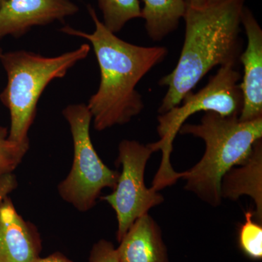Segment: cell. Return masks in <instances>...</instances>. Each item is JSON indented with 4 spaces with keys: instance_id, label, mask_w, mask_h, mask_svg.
Returning a JSON list of instances; mask_svg holds the SVG:
<instances>
[{
    "instance_id": "3",
    "label": "cell",
    "mask_w": 262,
    "mask_h": 262,
    "mask_svg": "<svg viewBox=\"0 0 262 262\" xmlns=\"http://www.w3.org/2000/svg\"><path fill=\"white\" fill-rule=\"evenodd\" d=\"M239 116L223 117L206 112L201 123L184 124L179 134L199 138L206 145L204 155L192 168L182 172L186 190L213 207L222 203V178L230 169L242 165L262 139V117L241 121Z\"/></svg>"
},
{
    "instance_id": "2",
    "label": "cell",
    "mask_w": 262,
    "mask_h": 262,
    "mask_svg": "<svg viewBox=\"0 0 262 262\" xmlns=\"http://www.w3.org/2000/svg\"><path fill=\"white\" fill-rule=\"evenodd\" d=\"M245 2L225 0L203 8L187 3L185 36L178 63L159 81L160 86L168 88L158 108L160 115L181 104L212 69L237 67L242 53L239 32Z\"/></svg>"
},
{
    "instance_id": "14",
    "label": "cell",
    "mask_w": 262,
    "mask_h": 262,
    "mask_svg": "<svg viewBox=\"0 0 262 262\" xmlns=\"http://www.w3.org/2000/svg\"><path fill=\"white\" fill-rule=\"evenodd\" d=\"M103 14V24L113 33L120 32L127 22L141 18L139 0H97Z\"/></svg>"
},
{
    "instance_id": "17",
    "label": "cell",
    "mask_w": 262,
    "mask_h": 262,
    "mask_svg": "<svg viewBox=\"0 0 262 262\" xmlns=\"http://www.w3.org/2000/svg\"><path fill=\"white\" fill-rule=\"evenodd\" d=\"M89 262H120L117 249L106 239H100L91 249Z\"/></svg>"
},
{
    "instance_id": "7",
    "label": "cell",
    "mask_w": 262,
    "mask_h": 262,
    "mask_svg": "<svg viewBox=\"0 0 262 262\" xmlns=\"http://www.w3.org/2000/svg\"><path fill=\"white\" fill-rule=\"evenodd\" d=\"M152 153L149 144L137 141L125 139L119 144L117 163L122 166L121 173L113 192L101 198L116 213L118 242L138 219L164 202V196L146 187L144 181L146 164Z\"/></svg>"
},
{
    "instance_id": "13",
    "label": "cell",
    "mask_w": 262,
    "mask_h": 262,
    "mask_svg": "<svg viewBox=\"0 0 262 262\" xmlns=\"http://www.w3.org/2000/svg\"><path fill=\"white\" fill-rule=\"evenodd\" d=\"M141 17L145 20L148 36L155 42L162 41L178 28L187 8L186 0H143Z\"/></svg>"
},
{
    "instance_id": "18",
    "label": "cell",
    "mask_w": 262,
    "mask_h": 262,
    "mask_svg": "<svg viewBox=\"0 0 262 262\" xmlns=\"http://www.w3.org/2000/svg\"><path fill=\"white\" fill-rule=\"evenodd\" d=\"M18 187L16 177L13 173L0 177V206L3 201Z\"/></svg>"
},
{
    "instance_id": "12",
    "label": "cell",
    "mask_w": 262,
    "mask_h": 262,
    "mask_svg": "<svg viewBox=\"0 0 262 262\" xmlns=\"http://www.w3.org/2000/svg\"><path fill=\"white\" fill-rule=\"evenodd\" d=\"M222 199L236 201L248 195L254 202L253 218L262 224V140L256 141L252 153L242 165L224 176L221 184Z\"/></svg>"
},
{
    "instance_id": "23",
    "label": "cell",
    "mask_w": 262,
    "mask_h": 262,
    "mask_svg": "<svg viewBox=\"0 0 262 262\" xmlns=\"http://www.w3.org/2000/svg\"><path fill=\"white\" fill-rule=\"evenodd\" d=\"M5 1H6V0H0V5L3 4V3H4V2Z\"/></svg>"
},
{
    "instance_id": "20",
    "label": "cell",
    "mask_w": 262,
    "mask_h": 262,
    "mask_svg": "<svg viewBox=\"0 0 262 262\" xmlns=\"http://www.w3.org/2000/svg\"><path fill=\"white\" fill-rule=\"evenodd\" d=\"M188 5L194 8H203L207 5V0H187Z\"/></svg>"
},
{
    "instance_id": "21",
    "label": "cell",
    "mask_w": 262,
    "mask_h": 262,
    "mask_svg": "<svg viewBox=\"0 0 262 262\" xmlns=\"http://www.w3.org/2000/svg\"><path fill=\"white\" fill-rule=\"evenodd\" d=\"M222 1H225V0H207V5L216 4V3H221Z\"/></svg>"
},
{
    "instance_id": "5",
    "label": "cell",
    "mask_w": 262,
    "mask_h": 262,
    "mask_svg": "<svg viewBox=\"0 0 262 262\" xmlns=\"http://www.w3.org/2000/svg\"><path fill=\"white\" fill-rule=\"evenodd\" d=\"M241 79V73L236 66L220 67L203 89L196 94L189 93L182 100V104L158 117L160 139L149 144L154 152H162L160 167L151 185L153 189L159 192L182 179V173L176 171L172 166L170 155L174 139L189 117L202 111L213 112L223 117L239 116L243 105L242 93L238 84Z\"/></svg>"
},
{
    "instance_id": "11",
    "label": "cell",
    "mask_w": 262,
    "mask_h": 262,
    "mask_svg": "<svg viewBox=\"0 0 262 262\" xmlns=\"http://www.w3.org/2000/svg\"><path fill=\"white\" fill-rule=\"evenodd\" d=\"M119 243L120 262H170L161 229L149 213L138 219Z\"/></svg>"
},
{
    "instance_id": "16",
    "label": "cell",
    "mask_w": 262,
    "mask_h": 262,
    "mask_svg": "<svg viewBox=\"0 0 262 262\" xmlns=\"http://www.w3.org/2000/svg\"><path fill=\"white\" fill-rule=\"evenodd\" d=\"M8 133L7 127L0 126V177L13 173L29 149V142L10 140Z\"/></svg>"
},
{
    "instance_id": "10",
    "label": "cell",
    "mask_w": 262,
    "mask_h": 262,
    "mask_svg": "<svg viewBox=\"0 0 262 262\" xmlns=\"http://www.w3.org/2000/svg\"><path fill=\"white\" fill-rule=\"evenodd\" d=\"M42 248L37 227L22 218L7 196L0 206V262H33Z\"/></svg>"
},
{
    "instance_id": "9",
    "label": "cell",
    "mask_w": 262,
    "mask_h": 262,
    "mask_svg": "<svg viewBox=\"0 0 262 262\" xmlns=\"http://www.w3.org/2000/svg\"><path fill=\"white\" fill-rule=\"evenodd\" d=\"M247 46L239 56L244 77L239 84L243 105L239 120L251 121L262 117V29L251 10L244 7L241 15Z\"/></svg>"
},
{
    "instance_id": "4",
    "label": "cell",
    "mask_w": 262,
    "mask_h": 262,
    "mask_svg": "<svg viewBox=\"0 0 262 262\" xmlns=\"http://www.w3.org/2000/svg\"><path fill=\"white\" fill-rule=\"evenodd\" d=\"M90 51V45L84 43L75 51L56 57L26 51L3 52L0 61L6 72L7 84L0 100L10 112V140L29 142V130L45 89L55 79L65 77L70 69L86 58Z\"/></svg>"
},
{
    "instance_id": "8",
    "label": "cell",
    "mask_w": 262,
    "mask_h": 262,
    "mask_svg": "<svg viewBox=\"0 0 262 262\" xmlns=\"http://www.w3.org/2000/svg\"><path fill=\"white\" fill-rule=\"evenodd\" d=\"M72 0H6L0 5V39L20 37L37 26H45L78 13Z\"/></svg>"
},
{
    "instance_id": "19",
    "label": "cell",
    "mask_w": 262,
    "mask_h": 262,
    "mask_svg": "<svg viewBox=\"0 0 262 262\" xmlns=\"http://www.w3.org/2000/svg\"><path fill=\"white\" fill-rule=\"evenodd\" d=\"M33 262H74L72 260L69 259L67 256L62 254L61 253H55L50 255L47 257L37 258V260Z\"/></svg>"
},
{
    "instance_id": "22",
    "label": "cell",
    "mask_w": 262,
    "mask_h": 262,
    "mask_svg": "<svg viewBox=\"0 0 262 262\" xmlns=\"http://www.w3.org/2000/svg\"><path fill=\"white\" fill-rule=\"evenodd\" d=\"M3 51L1 48H0V57H1L2 55H3Z\"/></svg>"
},
{
    "instance_id": "15",
    "label": "cell",
    "mask_w": 262,
    "mask_h": 262,
    "mask_svg": "<svg viewBox=\"0 0 262 262\" xmlns=\"http://www.w3.org/2000/svg\"><path fill=\"white\" fill-rule=\"evenodd\" d=\"M238 244L243 253L253 260L262 258V224L253 220V213L245 212V222L239 227Z\"/></svg>"
},
{
    "instance_id": "6",
    "label": "cell",
    "mask_w": 262,
    "mask_h": 262,
    "mask_svg": "<svg viewBox=\"0 0 262 262\" xmlns=\"http://www.w3.org/2000/svg\"><path fill=\"white\" fill-rule=\"evenodd\" d=\"M63 115L72 134L74 159L70 173L58 185V193L77 211L86 212L96 204L103 189L115 187L120 173L106 166L95 149L90 134L92 115L87 104L69 105Z\"/></svg>"
},
{
    "instance_id": "1",
    "label": "cell",
    "mask_w": 262,
    "mask_h": 262,
    "mask_svg": "<svg viewBox=\"0 0 262 262\" xmlns=\"http://www.w3.org/2000/svg\"><path fill=\"white\" fill-rule=\"evenodd\" d=\"M87 9L94 23V32L89 34L69 26L61 31L87 39L94 48L101 79L97 92L90 98L87 106L94 128L102 131L128 123L143 111L144 101L136 86L165 60L168 51L165 47H144L125 42L103 25L91 5Z\"/></svg>"
}]
</instances>
